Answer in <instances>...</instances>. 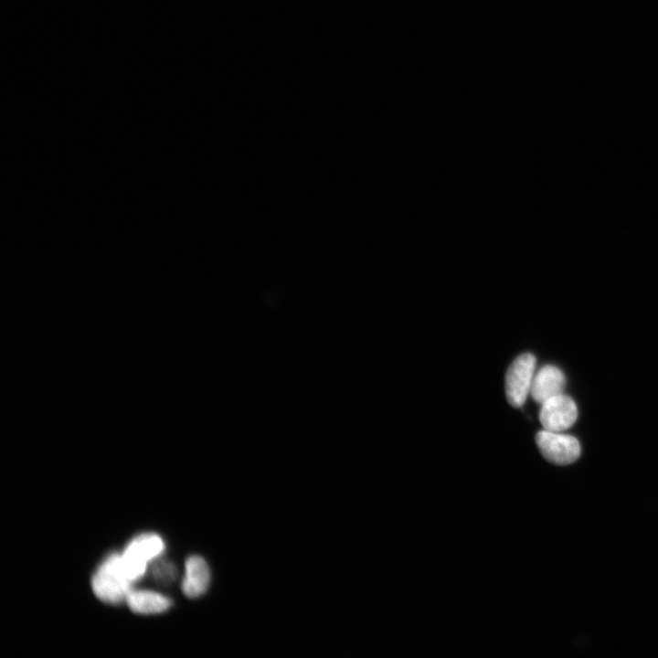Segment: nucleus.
<instances>
[{"label": "nucleus", "mask_w": 658, "mask_h": 658, "mask_svg": "<svg viewBox=\"0 0 658 658\" xmlns=\"http://www.w3.org/2000/svg\"><path fill=\"white\" fill-rule=\"evenodd\" d=\"M133 582L123 569L121 555L113 553L98 568L91 578V587L101 600L117 604L126 600Z\"/></svg>", "instance_id": "nucleus-1"}, {"label": "nucleus", "mask_w": 658, "mask_h": 658, "mask_svg": "<svg viewBox=\"0 0 658 658\" xmlns=\"http://www.w3.org/2000/svg\"><path fill=\"white\" fill-rule=\"evenodd\" d=\"M162 537L156 534H142L134 537L121 555L124 571L133 581L145 572L147 562L160 556L164 550Z\"/></svg>", "instance_id": "nucleus-2"}, {"label": "nucleus", "mask_w": 658, "mask_h": 658, "mask_svg": "<svg viewBox=\"0 0 658 658\" xmlns=\"http://www.w3.org/2000/svg\"><path fill=\"white\" fill-rule=\"evenodd\" d=\"M536 357L531 353L517 356L505 375V394L509 404L515 408L524 405L530 394L535 376Z\"/></svg>", "instance_id": "nucleus-3"}, {"label": "nucleus", "mask_w": 658, "mask_h": 658, "mask_svg": "<svg viewBox=\"0 0 658 658\" xmlns=\"http://www.w3.org/2000/svg\"><path fill=\"white\" fill-rule=\"evenodd\" d=\"M536 442L543 457L557 465L574 462L581 452L578 440L563 431L542 430L536 433Z\"/></svg>", "instance_id": "nucleus-4"}, {"label": "nucleus", "mask_w": 658, "mask_h": 658, "mask_svg": "<svg viewBox=\"0 0 658 658\" xmlns=\"http://www.w3.org/2000/svg\"><path fill=\"white\" fill-rule=\"evenodd\" d=\"M539 421L544 430L564 431L577 420L578 408L575 401L563 393L540 404Z\"/></svg>", "instance_id": "nucleus-5"}, {"label": "nucleus", "mask_w": 658, "mask_h": 658, "mask_svg": "<svg viewBox=\"0 0 658 658\" xmlns=\"http://www.w3.org/2000/svg\"><path fill=\"white\" fill-rule=\"evenodd\" d=\"M211 580L210 568L204 557L193 555L185 563V576L181 588L184 594L191 599L204 595Z\"/></svg>", "instance_id": "nucleus-6"}, {"label": "nucleus", "mask_w": 658, "mask_h": 658, "mask_svg": "<svg viewBox=\"0 0 658 658\" xmlns=\"http://www.w3.org/2000/svg\"><path fill=\"white\" fill-rule=\"evenodd\" d=\"M566 378L557 366L546 365L534 376L530 395L535 401L542 404L548 398L563 393Z\"/></svg>", "instance_id": "nucleus-7"}, {"label": "nucleus", "mask_w": 658, "mask_h": 658, "mask_svg": "<svg viewBox=\"0 0 658 658\" xmlns=\"http://www.w3.org/2000/svg\"><path fill=\"white\" fill-rule=\"evenodd\" d=\"M125 600L133 612L140 614L160 613L172 605L166 596L147 589L131 590Z\"/></svg>", "instance_id": "nucleus-8"}, {"label": "nucleus", "mask_w": 658, "mask_h": 658, "mask_svg": "<svg viewBox=\"0 0 658 658\" xmlns=\"http://www.w3.org/2000/svg\"><path fill=\"white\" fill-rule=\"evenodd\" d=\"M153 578L161 584H168L175 579L176 568L169 561L156 562L152 568Z\"/></svg>", "instance_id": "nucleus-9"}]
</instances>
